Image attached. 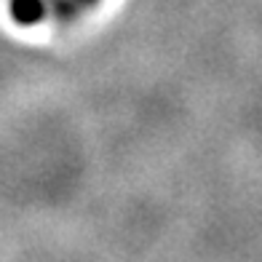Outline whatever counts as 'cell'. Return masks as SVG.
<instances>
[{"label": "cell", "instance_id": "6da1fadb", "mask_svg": "<svg viewBox=\"0 0 262 262\" xmlns=\"http://www.w3.org/2000/svg\"><path fill=\"white\" fill-rule=\"evenodd\" d=\"M8 11H11V19L16 21V25H38V21H43L46 16V3L43 0H11L8 3Z\"/></svg>", "mask_w": 262, "mask_h": 262}, {"label": "cell", "instance_id": "7a4b0ae2", "mask_svg": "<svg viewBox=\"0 0 262 262\" xmlns=\"http://www.w3.org/2000/svg\"><path fill=\"white\" fill-rule=\"evenodd\" d=\"M97 0H78V6H94Z\"/></svg>", "mask_w": 262, "mask_h": 262}]
</instances>
